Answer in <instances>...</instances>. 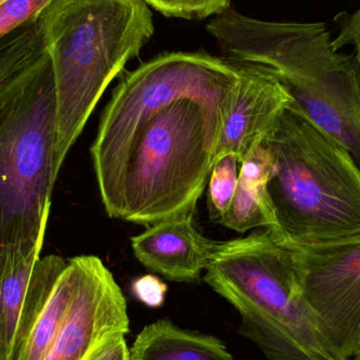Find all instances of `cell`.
<instances>
[{"mask_svg":"<svg viewBox=\"0 0 360 360\" xmlns=\"http://www.w3.org/2000/svg\"><path fill=\"white\" fill-rule=\"evenodd\" d=\"M238 63L166 53L122 78L91 146L109 217L150 226L194 214L209 181Z\"/></svg>","mask_w":360,"mask_h":360,"instance_id":"1","label":"cell"},{"mask_svg":"<svg viewBox=\"0 0 360 360\" xmlns=\"http://www.w3.org/2000/svg\"><path fill=\"white\" fill-rule=\"evenodd\" d=\"M207 31L229 60L272 72L293 103L350 152L360 167V61L332 46L323 22H271L232 8Z\"/></svg>","mask_w":360,"mask_h":360,"instance_id":"2","label":"cell"},{"mask_svg":"<svg viewBox=\"0 0 360 360\" xmlns=\"http://www.w3.org/2000/svg\"><path fill=\"white\" fill-rule=\"evenodd\" d=\"M38 22L54 73L59 172L105 89L151 39L153 17L145 0H53Z\"/></svg>","mask_w":360,"mask_h":360,"instance_id":"3","label":"cell"},{"mask_svg":"<svg viewBox=\"0 0 360 360\" xmlns=\"http://www.w3.org/2000/svg\"><path fill=\"white\" fill-rule=\"evenodd\" d=\"M50 56L0 84V275L44 245L58 177Z\"/></svg>","mask_w":360,"mask_h":360,"instance_id":"4","label":"cell"},{"mask_svg":"<svg viewBox=\"0 0 360 360\" xmlns=\"http://www.w3.org/2000/svg\"><path fill=\"white\" fill-rule=\"evenodd\" d=\"M264 141L273 155L271 232L281 243L316 245L360 234V167L346 148L293 101Z\"/></svg>","mask_w":360,"mask_h":360,"instance_id":"5","label":"cell"},{"mask_svg":"<svg viewBox=\"0 0 360 360\" xmlns=\"http://www.w3.org/2000/svg\"><path fill=\"white\" fill-rule=\"evenodd\" d=\"M203 281L241 316L239 333L268 360H333L296 278L291 248L269 230L215 241Z\"/></svg>","mask_w":360,"mask_h":360,"instance_id":"6","label":"cell"},{"mask_svg":"<svg viewBox=\"0 0 360 360\" xmlns=\"http://www.w3.org/2000/svg\"><path fill=\"white\" fill-rule=\"evenodd\" d=\"M289 247L323 348L333 360L353 359L360 349V234Z\"/></svg>","mask_w":360,"mask_h":360,"instance_id":"7","label":"cell"},{"mask_svg":"<svg viewBox=\"0 0 360 360\" xmlns=\"http://www.w3.org/2000/svg\"><path fill=\"white\" fill-rule=\"evenodd\" d=\"M69 262L74 277L71 302L41 360H86L110 336L130 331L126 298L103 260L84 255Z\"/></svg>","mask_w":360,"mask_h":360,"instance_id":"8","label":"cell"},{"mask_svg":"<svg viewBox=\"0 0 360 360\" xmlns=\"http://www.w3.org/2000/svg\"><path fill=\"white\" fill-rule=\"evenodd\" d=\"M73 270L60 256L39 258L32 271L10 360H41L65 319L73 293Z\"/></svg>","mask_w":360,"mask_h":360,"instance_id":"9","label":"cell"},{"mask_svg":"<svg viewBox=\"0 0 360 360\" xmlns=\"http://www.w3.org/2000/svg\"><path fill=\"white\" fill-rule=\"evenodd\" d=\"M238 67V82L224 118L215 162L232 153L241 162L266 139L293 101L283 82L266 68L249 63Z\"/></svg>","mask_w":360,"mask_h":360,"instance_id":"10","label":"cell"},{"mask_svg":"<svg viewBox=\"0 0 360 360\" xmlns=\"http://www.w3.org/2000/svg\"><path fill=\"white\" fill-rule=\"evenodd\" d=\"M215 241L197 229L193 214L148 226L131 238L135 257L149 270L177 283H197L205 270Z\"/></svg>","mask_w":360,"mask_h":360,"instance_id":"11","label":"cell"},{"mask_svg":"<svg viewBox=\"0 0 360 360\" xmlns=\"http://www.w3.org/2000/svg\"><path fill=\"white\" fill-rule=\"evenodd\" d=\"M129 360H233V356L215 336L184 330L162 319L137 335Z\"/></svg>","mask_w":360,"mask_h":360,"instance_id":"12","label":"cell"},{"mask_svg":"<svg viewBox=\"0 0 360 360\" xmlns=\"http://www.w3.org/2000/svg\"><path fill=\"white\" fill-rule=\"evenodd\" d=\"M268 179L239 171L234 198L219 224L239 233L255 228L274 231L276 219L266 192Z\"/></svg>","mask_w":360,"mask_h":360,"instance_id":"13","label":"cell"},{"mask_svg":"<svg viewBox=\"0 0 360 360\" xmlns=\"http://www.w3.org/2000/svg\"><path fill=\"white\" fill-rule=\"evenodd\" d=\"M39 255H33L0 275V360H10L21 308L32 271Z\"/></svg>","mask_w":360,"mask_h":360,"instance_id":"14","label":"cell"},{"mask_svg":"<svg viewBox=\"0 0 360 360\" xmlns=\"http://www.w3.org/2000/svg\"><path fill=\"white\" fill-rule=\"evenodd\" d=\"M48 53L38 17L0 38V84Z\"/></svg>","mask_w":360,"mask_h":360,"instance_id":"15","label":"cell"},{"mask_svg":"<svg viewBox=\"0 0 360 360\" xmlns=\"http://www.w3.org/2000/svg\"><path fill=\"white\" fill-rule=\"evenodd\" d=\"M240 160L229 153L214 162L209 179L207 210L211 220L219 222L230 207L238 184Z\"/></svg>","mask_w":360,"mask_h":360,"instance_id":"16","label":"cell"},{"mask_svg":"<svg viewBox=\"0 0 360 360\" xmlns=\"http://www.w3.org/2000/svg\"><path fill=\"white\" fill-rule=\"evenodd\" d=\"M167 17L203 20L230 8L231 0H145Z\"/></svg>","mask_w":360,"mask_h":360,"instance_id":"17","label":"cell"},{"mask_svg":"<svg viewBox=\"0 0 360 360\" xmlns=\"http://www.w3.org/2000/svg\"><path fill=\"white\" fill-rule=\"evenodd\" d=\"M53 0H6L0 4V38L37 18Z\"/></svg>","mask_w":360,"mask_h":360,"instance_id":"18","label":"cell"},{"mask_svg":"<svg viewBox=\"0 0 360 360\" xmlns=\"http://www.w3.org/2000/svg\"><path fill=\"white\" fill-rule=\"evenodd\" d=\"M340 27V35L332 41L334 50L338 51L346 46H353L355 54L360 61V8L354 14L342 12L334 18Z\"/></svg>","mask_w":360,"mask_h":360,"instance_id":"19","label":"cell"},{"mask_svg":"<svg viewBox=\"0 0 360 360\" xmlns=\"http://www.w3.org/2000/svg\"><path fill=\"white\" fill-rule=\"evenodd\" d=\"M167 285L154 275L139 277L132 283V291L139 302L151 308H158L165 302Z\"/></svg>","mask_w":360,"mask_h":360,"instance_id":"20","label":"cell"},{"mask_svg":"<svg viewBox=\"0 0 360 360\" xmlns=\"http://www.w3.org/2000/svg\"><path fill=\"white\" fill-rule=\"evenodd\" d=\"M126 334H113L108 338L103 344L99 345L86 360H129L130 349L127 346Z\"/></svg>","mask_w":360,"mask_h":360,"instance_id":"21","label":"cell"},{"mask_svg":"<svg viewBox=\"0 0 360 360\" xmlns=\"http://www.w3.org/2000/svg\"><path fill=\"white\" fill-rule=\"evenodd\" d=\"M353 360H360V349L359 352H357L356 354H355V356L353 357Z\"/></svg>","mask_w":360,"mask_h":360,"instance_id":"22","label":"cell"},{"mask_svg":"<svg viewBox=\"0 0 360 360\" xmlns=\"http://www.w3.org/2000/svg\"><path fill=\"white\" fill-rule=\"evenodd\" d=\"M4 1H6V0H0V4H1L2 2H4Z\"/></svg>","mask_w":360,"mask_h":360,"instance_id":"23","label":"cell"}]
</instances>
